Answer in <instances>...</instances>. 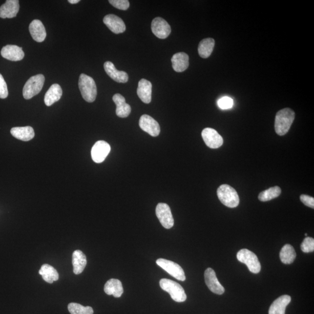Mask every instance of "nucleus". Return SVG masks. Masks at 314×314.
<instances>
[{"label":"nucleus","mask_w":314,"mask_h":314,"mask_svg":"<svg viewBox=\"0 0 314 314\" xmlns=\"http://www.w3.org/2000/svg\"><path fill=\"white\" fill-rule=\"evenodd\" d=\"M63 90L59 84H54L48 90L44 96L45 105L51 106L62 98Z\"/></svg>","instance_id":"25"},{"label":"nucleus","mask_w":314,"mask_h":314,"mask_svg":"<svg viewBox=\"0 0 314 314\" xmlns=\"http://www.w3.org/2000/svg\"><path fill=\"white\" fill-rule=\"evenodd\" d=\"M281 194V188L279 187H275L262 191L258 196V199L261 201H268L275 199Z\"/></svg>","instance_id":"30"},{"label":"nucleus","mask_w":314,"mask_h":314,"mask_svg":"<svg viewBox=\"0 0 314 314\" xmlns=\"http://www.w3.org/2000/svg\"><path fill=\"white\" fill-rule=\"evenodd\" d=\"M29 32L32 38L36 42H41L46 38V30L41 21L33 20L29 25Z\"/></svg>","instance_id":"18"},{"label":"nucleus","mask_w":314,"mask_h":314,"mask_svg":"<svg viewBox=\"0 0 314 314\" xmlns=\"http://www.w3.org/2000/svg\"><path fill=\"white\" fill-rule=\"evenodd\" d=\"M292 298L288 295H283L273 302L269 310V314H285L286 307L291 303Z\"/></svg>","instance_id":"21"},{"label":"nucleus","mask_w":314,"mask_h":314,"mask_svg":"<svg viewBox=\"0 0 314 314\" xmlns=\"http://www.w3.org/2000/svg\"><path fill=\"white\" fill-rule=\"evenodd\" d=\"M294 118V112L291 108L282 109L277 112L275 121V129L277 135H286L293 123Z\"/></svg>","instance_id":"1"},{"label":"nucleus","mask_w":314,"mask_h":314,"mask_svg":"<svg viewBox=\"0 0 314 314\" xmlns=\"http://www.w3.org/2000/svg\"><path fill=\"white\" fill-rule=\"evenodd\" d=\"M137 93L142 102L149 104L151 101L152 84L150 81L142 79L139 82Z\"/></svg>","instance_id":"19"},{"label":"nucleus","mask_w":314,"mask_h":314,"mask_svg":"<svg viewBox=\"0 0 314 314\" xmlns=\"http://www.w3.org/2000/svg\"><path fill=\"white\" fill-rule=\"evenodd\" d=\"M116 105V114L120 118H126L131 112L130 106L126 103L125 97L120 94H115L112 97Z\"/></svg>","instance_id":"20"},{"label":"nucleus","mask_w":314,"mask_h":314,"mask_svg":"<svg viewBox=\"0 0 314 314\" xmlns=\"http://www.w3.org/2000/svg\"><path fill=\"white\" fill-rule=\"evenodd\" d=\"M18 0H7L0 7V18H13L17 16L20 10V3Z\"/></svg>","instance_id":"17"},{"label":"nucleus","mask_w":314,"mask_h":314,"mask_svg":"<svg viewBox=\"0 0 314 314\" xmlns=\"http://www.w3.org/2000/svg\"><path fill=\"white\" fill-rule=\"evenodd\" d=\"M305 236H307V233L305 234Z\"/></svg>","instance_id":"38"},{"label":"nucleus","mask_w":314,"mask_h":314,"mask_svg":"<svg viewBox=\"0 0 314 314\" xmlns=\"http://www.w3.org/2000/svg\"><path fill=\"white\" fill-rule=\"evenodd\" d=\"M68 2L71 3V4H77L79 2H80L79 0H69Z\"/></svg>","instance_id":"37"},{"label":"nucleus","mask_w":314,"mask_h":314,"mask_svg":"<svg viewBox=\"0 0 314 314\" xmlns=\"http://www.w3.org/2000/svg\"><path fill=\"white\" fill-rule=\"evenodd\" d=\"M68 310L71 314H93V309L89 306L84 307L80 304L72 303L68 305Z\"/></svg>","instance_id":"31"},{"label":"nucleus","mask_w":314,"mask_h":314,"mask_svg":"<svg viewBox=\"0 0 314 314\" xmlns=\"http://www.w3.org/2000/svg\"><path fill=\"white\" fill-rule=\"evenodd\" d=\"M295 257L296 252L293 247L289 244L283 247L280 252V258L283 264H291L293 263Z\"/></svg>","instance_id":"29"},{"label":"nucleus","mask_w":314,"mask_h":314,"mask_svg":"<svg viewBox=\"0 0 314 314\" xmlns=\"http://www.w3.org/2000/svg\"><path fill=\"white\" fill-rule=\"evenodd\" d=\"M104 68L106 74L115 82L118 83H126L129 79V76L126 72L118 71L115 68L114 63L110 62H106L104 64Z\"/></svg>","instance_id":"16"},{"label":"nucleus","mask_w":314,"mask_h":314,"mask_svg":"<svg viewBox=\"0 0 314 314\" xmlns=\"http://www.w3.org/2000/svg\"><path fill=\"white\" fill-rule=\"evenodd\" d=\"M139 126L145 132L152 137H157L160 133V126L156 121L148 115H143L140 117Z\"/></svg>","instance_id":"12"},{"label":"nucleus","mask_w":314,"mask_h":314,"mask_svg":"<svg viewBox=\"0 0 314 314\" xmlns=\"http://www.w3.org/2000/svg\"><path fill=\"white\" fill-rule=\"evenodd\" d=\"M201 135H202L204 142L209 148H218L223 145V138L215 129H212V128L207 127L204 129Z\"/></svg>","instance_id":"11"},{"label":"nucleus","mask_w":314,"mask_h":314,"mask_svg":"<svg viewBox=\"0 0 314 314\" xmlns=\"http://www.w3.org/2000/svg\"><path fill=\"white\" fill-rule=\"evenodd\" d=\"M218 105L222 109H230L233 107V100L230 97H222L218 100Z\"/></svg>","instance_id":"34"},{"label":"nucleus","mask_w":314,"mask_h":314,"mask_svg":"<svg viewBox=\"0 0 314 314\" xmlns=\"http://www.w3.org/2000/svg\"><path fill=\"white\" fill-rule=\"evenodd\" d=\"M215 46V41L212 38H207L201 41L198 48L200 56L203 59H207L212 53Z\"/></svg>","instance_id":"28"},{"label":"nucleus","mask_w":314,"mask_h":314,"mask_svg":"<svg viewBox=\"0 0 314 314\" xmlns=\"http://www.w3.org/2000/svg\"><path fill=\"white\" fill-rule=\"evenodd\" d=\"M300 200L301 202L304 205L310 207V208H314V197L307 196V195L302 194L300 196Z\"/></svg>","instance_id":"36"},{"label":"nucleus","mask_w":314,"mask_h":314,"mask_svg":"<svg viewBox=\"0 0 314 314\" xmlns=\"http://www.w3.org/2000/svg\"><path fill=\"white\" fill-rule=\"evenodd\" d=\"M237 258L241 263L245 264L253 273H258L261 271V264L257 256L248 249H242L237 252Z\"/></svg>","instance_id":"6"},{"label":"nucleus","mask_w":314,"mask_h":314,"mask_svg":"<svg viewBox=\"0 0 314 314\" xmlns=\"http://www.w3.org/2000/svg\"><path fill=\"white\" fill-rule=\"evenodd\" d=\"M301 251L304 252H312L314 251V239L312 237H306L301 245Z\"/></svg>","instance_id":"32"},{"label":"nucleus","mask_w":314,"mask_h":314,"mask_svg":"<svg viewBox=\"0 0 314 314\" xmlns=\"http://www.w3.org/2000/svg\"><path fill=\"white\" fill-rule=\"evenodd\" d=\"M45 78L42 74H38L30 78L24 86L23 96L26 100L32 99L40 92L44 86Z\"/></svg>","instance_id":"5"},{"label":"nucleus","mask_w":314,"mask_h":314,"mask_svg":"<svg viewBox=\"0 0 314 314\" xmlns=\"http://www.w3.org/2000/svg\"><path fill=\"white\" fill-rule=\"evenodd\" d=\"M156 215L161 225L167 230L173 227L174 219L170 207L166 203H159L155 209Z\"/></svg>","instance_id":"8"},{"label":"nucleus","mask_w":314,"mask_h":314,"mask_svg":"<svg viewBox=\"0 0 314 314\" xmlns=\"http://www.w3.org/2000/svg\"><path fill=\"white\" fill-rule=\"evenodd\" d=\"M151 30L154 35L161 39H166L171 33V28L169 23L160 17L155 18L152 20Z\"/></svg>","instance_id":"10"},{"label":"nucleus","mask_w":314,"mask_h":314,"mask_svg":"<svg viewBox=\"0 0 314 314\" xmlns=\"http://www.w3.org/2000/svg\"><path fill=\"white\" fill-rule=\"evenodd\" d=\"M105 292L106 294L112 295L114 297H120L124 293L123 284L120 280L109 279L105 283Z\"/></svg>","instance_id":"26"},{"label":"nucleus","mask_w":314,"mask_h":314,"mask_svg":"<svg viewBox=\"0 0 314 314\" xmlns=\"http://www.w3.org/2000/svg\"><path fill=\"white\" fill-rule=\"evenodd\" d=\"M109 2L116 8L121 10H127L130 6L128 0H109Z\"/></svg>","instance_id":"33"},{"label":"nucleus","mask_w":314,"mask_h":314,"mask_svg":"<svg viewBox=\"0 0 314 314\" xmlns=\"http://www.w3.org/2000/svg\"><path fill=\"white\" fill-rule=\"evenodd\" d=\"M171 62L174 71L176 72H182L188 67L189 57L187 54L178 53L173 55Z\"/></svg>","instance_id":"22"},{"label":"nucleus","mask_w":314,"mask_h":314,"mask_svg":"<svg viewBox=\"0 0 314 314\" xmlns=\"http://www.w3.org/2000/svg\"><path fill=\"white\" fill-rule=\"evenodd\" d=\"M156 263L161 268L168 273L175 279L181 281H185L186 276L184 270L179 265L174 262L166 260L164 258H159L156 261Z\"/></svg>","instance_id":"7"},{"label":"nucleus","mask_w":314,"mask_h":314,"mask_svg":"<svg viewBox=\"0 0 314 314\" xmlns=\"http://www.w3.org/2000/svg\"><path fill=\"white\" fill-rule=\"evenodd\" d=\"M218 199L229 208H235L239 206L240 200L235 189L228 185H222L217 190Z\"/></svg>","instance_id":"3"},{"label":"nucleus","mask_w":314,"mask_h":314,"mask_svg":"<svg viewBox=\"0 0 314 314\" xmlns=\"http://www.w3.org/2000/svg\"><path fill=\"white\" fill-rule=\"evenodd\" d=\"M79 87L82 97L88 103L95 101L97 94V86L94 79L84 74H82L79 79Z\"/></svg>","instance_id":"2"},{"label":"nucleus","mask_w":314,"mask_h":314,"mask_svg":"<svg viewBox=\"0 0 314 314\" xmlns=\"http://www.w3.org/2000/svg\"><path fill=\"white\" fill-rule=\"evenodd\" d=\"M160 285L163 291L168 293L173 300L182 303L187 299V295L182 286L172 280L162 279L160 280Z\"/></svg>","instance_id":"4"},{"label":"nucleus","mask_w":314,"mask_h":314,"mask_svg":"<svg viewBox=\"0 0 314 314\" xmlns=\"http://www.w3.org/2000/svg\"><path fill=\"white\" fill-rule=\"evenodd\" d=\"M103 22L111 32L115 34H120V33L126 32V24L123 20L117 15L114 14L106 15L104 18Z\"/></svg>","instance_id":"14"},{"label":"nucleus","mask_w":314,"mask_h":314,"mask_svg":"<svg viewBox=\"0 0 314 314\" xmlns=\"http://www.w3.org/2000/svg\"><path fill=\"white\" fill-rule=\"evenodd\" d=\"M8 96L7 84L3 78L2 75L0 74V99H4Z\"/></svg>","instance_id":"35"},{"label":"nucleus","mask_w":314,"mask_h":314,"mask_svg":"<svg viewBox=\"0 0 314 314\" xmlns=\"http://www.w3.org/2000/svg\"><path fill=\"white\" fill-rule=\"evenodd\" d=\"M11 135L14 138L27 142L32 140L35 136V132L33 128L30 126L15 127L11 130Z\"/></svg>","instance_id":"23"},{"label":"nucleus","mask_w":314,"mask_h":314,"mask_svg":"<svg viewBox=\"0 0 314 314\" xmlns=\"http://www.w3.org/2000/svg\"><path fill=\"white\" fill-rule=\"evenodd\" d=\"M204 278L207 287L212 293L219 295L224 293L225 289L218 281L214 270L211 268H207L204 272Z\"/></svg>","instance_id":"13"},{"label":"nucleus","mask_w":314,"mask_h":314,"mask_svg":"<svg viewBox=\"0 0 314 314\" xmlns=\"http://www.w3.org/2000/svg\"><path fill=\"white\" fill-rule=\"evenodd\" d=\"M1 55L4 59L11 62H19L25 57L22 48L16 45H7L2 47Z\"/></svg>","instance_id":"15"},{"label":"nucleus","mask_w":314,"mask_h":314,"mask_svg":"<svg viewBox=\"0 0 314 314\" xmlns=\"http://www.w3.org/2000/svg\"><path fill=\"white\" fill-rule=\"evenodd\" d=\"M39 272L44 281L48 283H53L59 279V274L57 270L48 264L42 265Z\"/></svg>","instance_id":"27"},{"label":"nucleus","mask_w":314,"mask_h":314,"mask_svg":"<svg viewBox=\"0 0 314 314\" xmlns=\"http://www.w3.org/2000/svg\"><path fill=\"white\" fill-rule=\"evenodd\" d=\"M111 151L110 146L103 140L97 142L91 149V158L96 163H102Z\"/></svg>","instance_id":"9"},{"label":"nucleus","mask_w":314,"mask_h":314,"mask_svg":"<svg viewBox=\"0 0 314 314\" xmlns=\"http://www.w3.org/2000/svg\"><path fill=\"white\" fill-rule=\"evenodd\" d=\"M72 265L75 275L83 272L87 265L86 255L81 251H75L72 254Z\"/></svg>","instance_id":"24"}]
</instances>
